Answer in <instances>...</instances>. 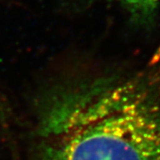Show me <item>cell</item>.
<instances>
[{
	"instance_id": "7a4b0ae2",
	"label": "cell",
	"mask_w": 160,
	"mask_h": 160,
	"mask_svg": "<svg viewBox=\"0 0 160 160\" xmlns=\"http://www.w3.org/2000/svg\"><path fill=\"white\" fill-rule=\"evenodd\" d=\"M124 6L136 22H150L158 8L160 0H113Z\"/></svg>"
},
{
	"instance_id": "6da1fadb",
	"label": "cell",
	"mask_w": 160,
	"mask_h": 160,
	"mask_svg": "<svg viewBox=\"0 0 160 160\" xmlns=\"http://www.w3.org/2000/svg\"><path fill=\"white\" fill-rule=\"evenodd\" d=\"M31 160H160V105L148 81L52 87L36 108Z\"/></svg>"
}]
</instances>
